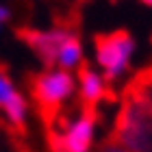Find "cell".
<instances>
[{"instance_id": "cell-6", "label": "cell", "mask_w": 152, "mask_h": 152, "mask_svg": "<svg viewBox=\"0 0 152 152\" xmlns=\"http://www.w3.org/2000/svg\"><path fill=\"white\" fill-rule=\"evenodd\" d=\"M78 83H80L83 107L94 109L102 98H104V94H107L104 80H102V76H100L98 72H94L87 63H80V70H78Z\"/></svg>"}, {"instance_id": "cell-5", "label": "cell", "mask_w": 152, "mask_h": 152, "mask_svg": "<svg viewBox=\"0 0 152 152\" xmlns=\"http://www.w3.org/2000/svg\"><path fill=\"white\" fill-rule=\"evenodd\" d=\"M18 35L28 44V48L41 61H44V65L52 67V65H57V54L61 50V46H63V41L70 35H74V31L65 28V26H54V28H46V31L20 28Z\"/></svg>"}, {"instance_id": "cell-8", "label": "cell", "mask_w": 152, "mask_h": 152, "mask_svg": "<svg viewBox=\"0 0 152 152\" xmlns=\"http://www.w3.org/2000/svg\"><path fill=\"white\" fill-rule=\"evenodd\" d=\"M7 117L13 126H18L20 130H24V115H26V104H24V98L20 96L18 91H13V96L2 104Z\"/></svg>"}, {"instance_id": "cell-2", "label": "cell", "mask_w": 152, "mask_h": 152, "mask_svg": "<svg viewBox=\"0 0 152 152\" xmlns=\"http://www.w3.org/2000/svg\"><path fill=\"white\" fill-rule=\"evenodd\" d=\"M74 91V76L67 70H50L44 74H37L31 80V94L33 100L37 102L39 115L44 117V122L50 126L52 122H57L61 113L63 102L72 96Z\"/></svg>"}, {"instance_id": "cell-10", "label": "cell", "mask_w": 152, "mask_h": 152, "mask_svg": "<svg viewBox=\"0 0 152 152\" xmlns=\"http://www.w3.org/2000/svg\"><path fill=\"white\" fill-rule=\"evenodd\" d=\"M100 152H133V150H128V148H124L122 143H117V141H109V143H104V146L100 148Z\"/></svg>"}, {"instance_id": "cell-11", "label": "cell", "mask_w": 152, "mask_h": 152, "mask_svg": "<svg viewBox=\"0 0 152 152\" xmlns=\"http://www.w3.org/2000/svg\"><path fill=\"white\" fill-rule=\"evenodd\" d=\"M11 18V11L7 9L4 4H0V22H4V20H9Z\"/></svg>"}, {"instance_id": "cell-4", "label": "cell", "mask_w": 152, "mask_h": 152, "mask_svg": "<svg viewBox=\"0 0 152 152\" xmlns=\"http://www.w3.org/2000/svg\"><path fill=\"white\" fill-rule=\"evenodd\" d=\"M94 126H96V111L83 107V113L76 120L65 126L63 130H50V150L52 152H89L94 139Z\"/></svg>"}, {"instance_id": "cell-7", "label": "cell", "mask_w": 152, "mask_h": 152, "mask_svg": "<svg viewBox=\"0 0 152 152\" xmlns=\"http://www.w3.org/2000/svg\"><path fill=\"white\" fill-rule=\"evenodd\" d=\"M83 63V46H80V39L74 35H70L63 46H61V50L57 54V65L61 70H74L76 65Z\"/></svg>"}, {"instance_id": "cell-9", "label": "cell", "mask_w": 152, "mask_h": 152, "mask_svg": "<svg viewBox=\"0 0 152 152\" xmlns=\"http://www.w3.org/2000/svg\"><path fill=\"white\" fill-rule=\"evenodd\" d=\"M13 91H15V89H13L11 80L7 78V74H4L2 70H0V107H2L4 102L13 96Z\"/></svg>"}, {"instance_id": "cell-3", "label": "cell", "mask_w": 152, "mask_h": 152, "mask_svg": "<svg viewBox=\"0 0 152 152\" xmlns=\"http://www.w3.org/2000/svg\"><path fill=\"white\" fill-rule=\"evenodd\" d=\"M96 61L104 70L107 80H115L128 70L130 57L135 52V39L128 31H113L102 33L94 39Z\"/></svg>"}, {"instance_id": "cell-1", "label": "cell", "mask_w": 152, "mask_h": 152, "mask_svg": "<svg viewBox=\"0 0 152 152\" xmlns=\"http://www.w3.org/2000/svg\"><path fill=\"white\" fill-rule=\"evenodd\" d=\"M111 139L133 152H152V85L150 83H137L126 91Z\"/></svg>"}, {"instance_id": "cell-12", "label": "cell", "mask_w": 152, "mask_h": 152, "mask_svg": "<svg viewBox=\"0 0 152 152\" xmlns=\"http://www.w3.org/2000/svg\"><path fill=\"white\" fill-rule=\"evenodd\" d=\"M143 4H148V7H152V0H141Z\"/></svg>"}]
</instances>
